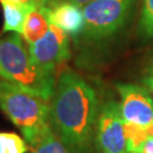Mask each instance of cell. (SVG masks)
Wrapping results in <instances>:
<instances>
[{
    "label": "cell",
    "mask_w": 153,
    "mask_h": 153,
    "mask_svg": "<svg viewBox=\"0 0 153 153\" xmlns=\"http://www.w3.org/2000/svg\"><path fill=\"white\" fill-rule=\"evenodd\" d=\"M50 104V125L71 153H88L99 117L94 88L73 71H64Z\"/></svg>",
    "instance_id": "6da1fadb"
},
{
    "label": "cell",
    "mask_w": 153,
    "mask_h": 153,
    "mask_svg": "<svg viewBox=\"0 0 153 153\" xmlns=\"http://www.w3.org/2000/svg\"><path fill=\"white\" fill-rule=\"evenodd\" d=\"M0 77L47 101H51L57 85L55 75L33 62L18 33L0 39Z\"/></svg>",
    "instance_id": "7a4b0ae2"
},
{
    "label": "cell",
    "mask_w": 153,
    "mask_h": 153,
    "mask_svg": "<svg viewBox=\"0 0 153 153\" xmlns=\"http://www.w3.org/2000/svg\"><path fill=\"white\" fill-rule=\"evenodd\" d=\"M0 109L21 131L25 141L33 146L50 126L49 101L0 79Z\"/></svg>",
    "instance_id": "3957f363"
},
{
    "label": "cell",
    "mask_w": 153,
    "mask_h": 153,
    "mask_svg": "<svg viewBox=\"0 0 153 153\" xmlns=\"http://www.w3.org/2000/svg\"><path fill=\"white\" fill-rule=\"evenodd\" d=\"M136 0H92L83 6L84 31L81 38L90 42L108 40L125 27Z\"/></svg>",
    "instance_id": "277c9868"
},
{
    "label": "cell",
    "mask_w": 153,
    "mask_h": 153,
    "mask_svg": "<svg viewBox=\"0 0 153 153\" xmlns=\"http://www.w3.org/2000/svg\"><path fill=\"white\" fill-rule=\"evenodd\" d=\"M28 53L38 67L55 75L56 68L71 58L69 35L58 26L50 24L49 31L43 38L28 45Z\"/></svg>",
    "instance_id": "5b68a950"
},
{
    "label": "cell",
    "mask_w": 153,
    "mask_h": 153,
    "mask_svg": "<svg viewBox=\"0 0 153 153\" xmlns=\"http://www.w3.org/2000/svg\"><path fill=\"white\" fill-rule=\"evenodd\" d=\"M94 135L99 153H127L119 103L111 100L102 105L99 111Z\"/></svg>",
    "instance_id": "8992f818"
},
{
    "label": "cell",
    "mask_w": 153,
    "mask_h": 153,
    "mask_svg": "<svg viewBox=\"0 0 153 153\" xmlns=\"http://www.w3.org/2000/svg\"><path fill=\"white\" fill-rule=\"evenodd\" d=\"M120 95L121 118L145 129L153 126V99L146 88L135 84H116Z\"/></svg>",
    "instance_id": "52a82bcc"
},
{
    "label": "cell",
    "mask_w": 153,
    "mask_h": 153,
    "mask_svg": "<svg viewBox=\"0 0 153 153\" xmlns=\"http://www.w3.org/2000/svg\"><path fill=\"white\" fill-rule=\"evenodd\" d=\"M47 13L50 24L58 26L75 40L81 38L84 31V14L81 6L62 0L48 7Z\"/></svg>",
    "instance_id": "ba28073f"
},
{
    "label": "cell",
    "mask_w": 153,
    "mask_h": 153,
    "mask_svg": "<svg viewBox=\"0 0 153 153\" xmlns=\"http://www.w3.org/2000/svg\"><path fill=\"white\" fill-rule=\"evenodd\" d=\"M4 13L2 32H14L22 34L27 15L38 5L18 2L14 0H0Z\"/></svg>",
    "instance_id": "9c48e42d"
},
{
    "label": "cell",
    "mask_w": 153,
    "mask_h": 153,
    "mask_svg": "<svg viewBox=\"0 0 153 153\" xmlns=\"http://www.w3.org/2000/svg\"><path fill=\"white\" fill-rule=\"evenodd\" d=\"M47 9L48 7L45 6H38L27 15L22 35L28 44L41 40L49 31L50 23Z\"/></svg>",
    "instance_id": "30bf717a"
},
{
    "label": "cell",
    "mask_w": 153,
    "mask_h": 153,
    "mask_svg": "<svg viewBox=\"0 0 153 153\" xmlns=\"http://www.w3.org/2000/svg\"><path fill=\"white\" fill-rule=\"evenodd\" d=\"M31 153H71L64 142L58 137L52 127L47 128L42 136L33 146H31Z\"/></svg>",
    "instance_id": "8fae6325"
},
{
    "label": "cell",
    "mask_w": 153,
    "mask_h": 153,
    "mask_svg": "<svg viewBox=\"0 0 153 153\" xmlns=\"http://www.w3.org/2000/svg\"><path fill=\"white\" fill-rule=\"evenodd\" d=\"M124 131L127 143V153H142L143 145L150 137L145 128L133 123L124 121Z\"/></svg>",
    "instance_id": "7c38bea8"
},
{
    "label": "cell",
    "mask_w": 153,
    "mask_h": 153,
    "mask_svg": "<svg viewBox=\"0 0 153 153\" xmlns=\"http://www.w3.org/2000/svg\"><path fill=\"white\" fill-rule=\"evenodd\" d=\"M28 144L15 133L0 131V153H26Z\"/></svg>",
    "instance_id": "4fadbf2b"
},
{
    "label": "cell",
    "mask_w": 153,
    "mask_h": 153,
    "mask_svg": "<svg viewBox=\"0 0 153 153\" xmlns=\"http://www.w3.org/2000/svg\"><path fill=\"white\" fill-rule=\"evenodd\" d=\"M138 32L144 39H153V0H143Z\"/></svg>",
    "instance_id": "5bb4252c"
},
{
    "label": "cell",
    "mask_w": 153,
    "mask_h": 153,
    "mask_svg": "<svg viewBox=\"0 0 153 153\" xmlns=\"http://www.w3.org/2000/svg\"><path fill=\"white\" fill-rule=\"evenodd\" d=\"M143 84L145 85V88L153 91V57L150 59L148 65L145 67V69L143 71Z\"/></svg>",
    "instance_id": "9a60e30c"
},
{
    "label": "cell",
    "mask_w": 153,
    "mask_h": 153,
    "mask_svg": "<svg viewBox=\"0 0 153 153\" xmlns=\"http://www.w3.org/2000/svg\"><path fill=\"white\" fill-rule=\"evenodd\" d=\"M142 153H153V136L149 137L145 141L142 149Z\"/></svg>",
    "instance_id": "2e32d148"
},
{
    "label": "cell",
    "mask_w": 153,
    "mask_h": 153,
    "mask_svg": "<svg viewBox=\"0 0 153 153\" xmlns=\"http://www.w3.org/2000/svg\"><path fill=\"white\" fill-rule=\"evenodd\" d=\"M58 1H60V0H39L40 5H41V6H45V7H51L52 5L57 4Z\"/></svg>",
    "instance_id": "e0dca14e"
},
{
    "label": "cell",
    "mask_w": 153,
    "mask_h": 153,
    "mask_svg": "<svg viewBox=\"0 0 153 153\" xmlns=\"http://www.w3.org/2000/svg\"><path fill=\"white\" fill-rule=\"evenodd\" d=\"M60 1H62V0H60ZM65 1H69V2H73V4H76V5L83 7V6H85L86 4H88L90 1H92V0H65ZM58 2H59V1H58Z\"/></svg>",
    "instance_id": "ac0fdd59"
},
{
    "label": "cell",
    "mask_w": 153,
    "mask_h": 153,
    "mask_svg": "<svg viewBox=\"0 0 153 153\" xmlns=\"http://www.w3.org/2000/svg\"><path fill=\"white\" fill-rule=\"evenodd\" d=\"M14 1H18V2H25V4H33V5L41 6L39 0H14Z\"/></svg>",
    "instance_id": "d6986e66"
},
{
    "label": "cell",
    "mask_w": 153,
    "mask_h": 153,
    "mask_svg": "<svg viewBox=\"0 0 153 153\" xmlns=\"http://www.w3.org/2000/svg\"><path fill=\"white\" fill-rule=\"evenodd\" d=\"M133 153H136V152H133Z\"/></svg>",
    "instance_id": "ffe728a7"
}]
</instances>
